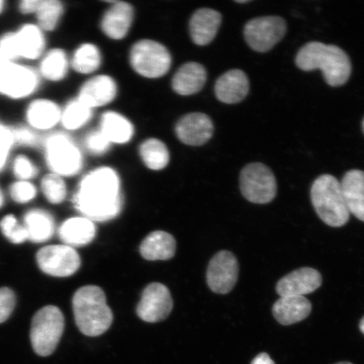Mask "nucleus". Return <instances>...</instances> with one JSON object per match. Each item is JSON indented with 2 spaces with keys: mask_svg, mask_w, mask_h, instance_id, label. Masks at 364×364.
Returning <instances> with one entry per match:
<instances>
[{
  "mask_svg": "<svg viewBox=\"0 0 364 364\" xmlns=\"http://www.w3.org/2000/svg\"><path fill=\"white\" fill-rule=\"evenodd\" d=\"M75 206L91 221H107L122 211L120 180L116 171L103 167L81 181L74 197Z\"/></svg>",
  "mask_w": 364,
  "mask_h": 364,
  "instance_id": "1",
  "label": "nucleus"
},
{
  "mask_svg": "<svg viewBox=\"0 0 364 364\" xmlns=\"http://www.w3.org/2000/svg\"><path fill=\"white\" fill-rule=\"evenodd\" d=\"M295 63L303 71L321 70L332 87L347 83L352 74V63L347 53L335 45L309 43L300 48Z\"/></svg>",
  "mask_w": 364,
  "mask_h": 364,
  "instance_id": "2",
  "label": "nucleus"
},
{
  "mask_svg": "<svg viewBox=\"0 0 364 364\" xmlns=\"http://www.w3.org/2000/svg\"><path fill=\"white\" fill-rule=\"evenodd\" d=\"M73 311L81 333L90 338L104 334L112 324V309L100 287L88 285L77 290L73 298Z\"/></svg>",
  "mask_w": 364,
  "mask_h": 364,
  "instance_id": "3",
  "label": "nucleus"
},
{
  "mask_svg": "<svg viewBox=\"0 0 364 364\" xmlns=\"http://www.w3.org/2000/svg\"><path fill=\"white\" fill-rule=\"evenodd\" d=\"M311 198L318 218L331 227L347 225L350 213L346 204L341 181L335 176L325 174L313 182Z\"/></svg>",
  "mask_w": 364,
  "mask_h": 364,
  "instance_id": "4",
  "label": "nucleus"
},
{
  "mask_svg": "<svg viewBox=\"0 0 364 364\" xmlns=\"http://www.w3.org/2000/svg\"><path fill=\"white\" fill-rule=\"evenodd\" d=\"M65 316L56 306H46L35 314L30 336L36 354L48 357L55 351L65 331Z\"/></svg>",
  "mask_w": 364,
  "mask_h": 364,
  "instance_id": "5",
  "label": "nucleus"
},
{
  "mask_svg": "<svg viewBox=\"0 0 364 364\" xmlns=\"http://www.w3.org/2000/svg\"><path fill=\"white\" fill-rule=\"evenodd\" d=\"M241 194L247 201L267 204L273 201L277 193L276 177L269 167L262 163H252L240 172Z\"/></svg>",
  "mask_w": 364,
  "mask_h": 364,
  "instance_id": "6",
  "label": "nucleus"
},
{
  "mask_svg": "<svg viewBox=\"0 0 364 364\" xmlns=\"http://www.w3.org/2000/svg\"><path fill=\"white\" fill-rule=\"evenodd\" d=\"M130 63L140 75L159 78L170 70L171 57L163 45L152 40H142L135 43L130 52Z\"/></svg>",
  "mask_w": 364,
  "mask_h": 364,
  "instance_id": "7",
  "label": "nucleus"
},
{
  "mask_svg": "<svg viewBox=\"0 0 364 364\" xmlns=\"http://www.w3.org/2000/svg\"><path fill=\"white\" fill-rule=\"evenodd\" d=\"M46 158L53 174L71 176L82 167V156L78 148L68 136L55 134L45 142Z\"/></svg>",
  "mask_w": 364,
  "mask_h": 364,
  "instance_id": "8",
  "label": "nucleus"
},
{
  "mask_svg": "<svg viewBox=\"0 0 364 364\" xmlns=\"http://www.w3.org/2000/svg\"><path fill=\"white\" fill-rule=\"evenodd\" d=\"M287 23L280 16L254 18L245 26L244 36L249 47L258 53H267L284 38Z\"/></svg>",
  "mask_w": 364,
  "mask_h": 364,
  "instance_id": "9",
  "label": "nucleus"
},
{
  "mask_svg": "<svg viewBox=\"0 0 364 364\" xmlns=\"http://www.w3.org/2000/svg\"><path fill=\"white\" fill-rule=\"evenodd\" d=\"M40 269L46 274L66 277L80 269L81 261L76 250L66 245H48L36 254Z\"/></svg>",
  "mask_w": 364,
  "mask_h": 364,
  "instance_id": "10",
  "label": "nucleus"
},
{
  "mask_svg": "<svg viewBox=\"0 0 364 364\" xmlns=\"http://www.w3.org/2000/svg\"><path fill=\"white\" fill-rule=\"evenodd\" d=\"M38 76L31 68L0 58V93L20 99L38 88Z\"/></svg>",
  "mask_w": 364,
  "mask_h": 364,
  "instance_id": "11",
  "label": "nucleus"
},
{
  "mask_svg": "<svg viewBox=\"0 0 364 364\" xmlns=\"http://www.w3.org/2000/svg\"><path fill=\"white\" fill-rule=\"evenodd\" d=\"M239 263L235 255L221 250L213 257L207 271V283L213 293L231 292L238 281Z\"/></svg>",
  "mask_w": 364,
  "mask_h": 364,
  "instance_id": "12",
  "label": "nucleus"
},
{
  "mask_svg": "<svg viewBox=\"0 0 364 364\" xmlns=\"http://www.w3.org/2000/svg\"><path fill=\"white\" fill-rule=\"evenodd\" d=\"M173 309V299L166 285L153 283L144 289L136 306V315L141 320L156 323L169 316Z\"/></svg>",
  "mask_w": 364,
  "mask_h": 364,
  "instance_id": "13",
  "label": "nucleus"
},
{
  "mask_svg": "<svg viewBox=\"0 0 364 364\" xmlns=\"http://www.w3.org/2000/svg\"><path fill=\"white\" fill-rule=\"evenodd\" d=\"M213 127L211 118L203 113H190L181 118L176 133L182 143L191 146H200L212 138Z\"/></svg>",
  "mask_w": 364,
  "mask_h": 364,
  "instance_id": "14",
  "label": "nucleus"
},
{
  "mask_svg": "<svg viewBox=\"0 0 364 364\" xmlns=\"http://www.w3.org/2000/svg\"><path fill=\"white\" fill-rule=\"evenodd\" d=\"M322 284V276L311 267H302L289 273L279 281L276 287L277 294L302 296L315 292Z\"/></svg>",
  "mask_w": 364,
  "mask_h": 364,
  "instance_id": "15",
  "label": "nucleus"
},
{
  "mask_svg": "<svg viewBox=\"0 0 364 364\" xmlns=\"http://www.w3.org/2000/svg\"><path fill=\"white\" fill-rule=\"evenodd\" d=\"M250 82L245 73L240 70H231L218 79L215 95L220 101L225 104H236L247 97Z\"/></svg>",
  "mask_w": 364,
  "mask_h": 364,
  "instance_id": "16",
  "label": "nucleus"
},
{
  "mask_svg": "<svg viewBox=\"0 0 364 364\" xmlns=\"http://www.w3.org/2000/svg\"><path fill=\"white\" fill-rule=\"evenodd\" d=\"M134 20V9L126 2L115 1L105 13L102 29L108 38L114 40L124 38Z\"/></svg>",
  "mask_w": 364,
  "mask_h": 364,
  "instance_id": "17",
  "label": "nucleus"
},
{
  "mask_svg": "<svg viewBox=\"0 0 364 364\" xmlns=\"http://www.w3.org/2000/svg\"><path fill=\"white\" fill-rule=\"evenodd\" d=\"M312 304L304 296H286L277 299L272 315L281 325L290 326L306 320L311 315Z\"/></svg>",
  "mask_w": 364,
  "mask_h": 364,
  "instance_id": "18",
  "label": "nucleus"
},
{
  "mask_svg": "<svg viewBox=\"0 0 364 364\" xmlns=\"http://www.w3.org/2000/svg\"><path fill=\"white\" fill-rule=\"evenodd\" d=\"M116 95L117 85L111 77L99 75L82 86L78 99L92 109L110 103Z\"/></svg>",
  "mask_w": 364,
  "mask_h": 364,
  "instance_id": "19",
  "label": "nucleus"
},
{
  "mask_svg": "<svg viewBox=\"0 0 364 364\" xmlns=\"http://www.w3.org/2000/svg\"><path fill=\"white\" fill-rule=\"evenodd\" d=\"M221 22V14L212 9H200L196 11L190 21V33L193 42L199 46L210 43L215 39Z\"/></svg>",
  "mask_w": 364,
  "mask_h": 364,
  "instance_id": "20",
  "label": "nucleus"
},
{
  "mask_svg": "<svg viewBox=\"0 0 364 364\" xmlns=\"http://www.w3.org/2000/svg\"><path fill=\"white\" fill-rule=\"evenodd\" d=\"M341 184L350 215L364 222V171H348Z\"/></svg>",
  "mask_w": 364,
  "mask_h": 364,
  "instance_id": "21",
  "label": "nucleus"
},
{
  "mask_svg": "<svg viewBox=\"0 0 364 364\" xmlns=\"http://www.w3.org/2000/svg\"><path fill=\"white\" fill-rule=\"evenodd\" d=\"M97 228L93 221L85 217L71 218L59 228V238L74 248L88 245L95 237Z\"/></svg>",
  "mask_w": 364,
  "mask_h": 364,
  "instance_id": "22",
  "label": "nucleus"
},
{
  "mask_svg": "<svg viewBox=\"0 0 364 364\" xmlns=\"http://www.w3.org/2000/svg\"><path fill=\"white\" fill-rule=\"evenodd\" d=\"M207 80V71L198 63L181 66L172 80V88L177 94L190 95L199 92Z\"/></svg>",
  "mask_w": 364,
  "mask_h": 364,
  "instance_id": "23",
  "label": "nucleus"
},
{
  "mask_svg": "<svg viewBox=\"0 0 364 364\" xmlns=\"http://www.w3.org/2000/svg\"><path fill=\"white\" fill-rule=\"evenodd\" d=\"M176 240L165 231H154L140 245V253L148 261H166L175 256Z\"/></svg>",
  "mask_w": 364,
  "mask_h": 364,
  "instance_id": "24",
  "label": "nucleus"
},
{
  "mask_svg": "<svg viewBox=\"0 0 364 364\" xmlns=\"http://www.w3.org/2000/svg\"><path fill=\"white\" fill-rule=\"evenodd\" d=\"M24 227L28 240L34 243H43L52 238L55 231V222L48 212L33 209L26 213Z\"/></svg>",
  "mask_w": 364,
  "mask_h": 364,
  "instance_id": "25",
  "label": "nucleus"
},
{
  "mask_svg": "<svg viewBox=\"0 0 364 364\" xmlns=\"http://www.w3.org/2000/svg\"><path fill=\"white\" fill-rule=\"evenodd\" d=\"M62 112L57 105L48 100H36L27 109L26 117L36 129H49L61 120Z\"/></svg>",
  "mask_w": 364,
  "mask_h": 364,
  "instance_id": "26",
  "label": "nucleus"
},
{
  "mask_svg": "<svg viewBox=\"0 0 364 364\" xmlns=\"http://www.w3.org/2000/svg\"><path fill=\"white\" fill-rule=\"evenodd\" d=\"M19 58H38L45 48L44 36L38 26L26 25L15 33Z\"/></svg>",
  "mask_w": 364,
  "mask_h": 364,
  "instance_id": "27",
  "label": "nucleus"
},
{
  "mask_svg": "<svg viewBox=\"0 0 364 364\" xmlns=\"http://www.w3.org/2000/svg\"><path fill=\"white\" fill-rule=\"evenodd\" d=\"M101 131L110 143L129 142L134 135V127L120 114L108 112L105 113L101 122Z\"/></svg>",
  "mask_w": 364,
  "mask_h": 364,
  "instance_id": "28",
  "label": "nucleus"
},
{
  "mask_svg": "<svg viewBox=\"0 0 364 364\" xmlns=\"http://www.w3.org/2000/svg\"><path fill=\"white\" fill-rule=\"evenodd\" d=\"M139 154L145 166L154 171L164 169L170 161V154L166 144L156 139L144 141L141 144Z\"/></svg>",
  "mask_w": 364,
  "mask_h": 364,
  "instance_id": "29",
  "label": "nucleus"
},
{
  "mask_svg": "<svg viewBox=\"0 0 364 364\" xmlns=\"http://www.w3.org/2000/svg\"><path fill=\"white\" fill-rule=\"evenodd\" d=\"M102 58L99 49L92 44H84L76 50L72 60L74 70L80 74H90L98 70Z\"/></svg>",
  "mask_w": 364,
  "mask_h": 364,
  "instance_id": "30",
  "label": "nucleus"
},
{
  "mask_svg": "<svg viewBox=\"0 0 364 364\" xmlns=\"http://www.w3.org/2000/svg\"><path fill=\"white\" fill-rule=\"evenodd\" d=\"M67 71L66 54L60 49L52 50L41 63V73L49 80L58 81L65 78Z\"/></svg>",
  "mask_w": 364,
  "mask_h": 364,
  "instance_id": "31",
  "label": "nucleus"
},
{
  "mask_svg": "<svg viewBox=\"0 0 364 364\" xmlns=\"http://www.w3.org/2000/svg\"><path fill=\"white\" fill-rule=\"evenodd\" d=\"M91 116V108L77 99L68 103L65 110L62 112L61 122L68 129H78L90 119Z\"/></svg>",
  "mask_w": 364,
  "mask_h": 364,
  "instance_id": "32",
  "label": "nucleus"
},
{
  "mask_svg": "<svg viewBox=\"0 0 364 364\" xmlns=\"http://www.w3.org/2000/svg\"><path fill=\"white\" fill-rule=\"evenodd\" d=\"M63 11V4L57 0L41 1L36 15L40 26L46 31L55 29Z\"/></svg>",
  "mask_w": 364,
  "mask_h": 364,
  "instance_id": "33",
  "label": "nucleus"
},
{
  "mask_svg": "<svg viewBox=\"0 0 364 364\" xmlns=\"http://www.w3.org/2000/svg\"><path fill=\"white\" fill-rule=\"evenodd\" d=\"M42 191L46 198L53 204H58L65 201L67 196V188L65 181L56 174L45 176L42 181Z\"/></svg>",
  "mask_w": 364,
  "mask_h": 364,
  "instance_id": "34",
  "label": "nucleus"
},
{
  "mask_svg": "<svg viewBox=\"0 0 364 364\" xmlns=\"http://www.w3.org/2000/svg\"><path fill=\"white\" fill-rule=\"evenodd\" d=\"M0 229L6 237L14 244H21L28 240L24 225H21L14 215H8L0 222Z\"/></svg>",
  "mask_w": 364,
  "mask_h": 364,
  "instance_id": "35",
  "label": "nucleus"
},
{
  "mask_svg": "<svg viewBox=\"0 0 364 364\" xmlns=\"http://www.w3.org/2000/svg\"><path fill=\"white\" fill-rule=\"evenodd\" d=\"M11 195L14 201L26 203L36 198V189L30 182L20 181L11 186Z\"/></svg>",
  "mask_w": 364,
  "mask_h": 364,
  "instance_id": "36",
  "label": "nucleus"
},
{
  "mask_svg": "<svg viewBox=\"0 0 364 364\" xmlns=\"http://www.w3.org/2000/svg\"><path fill=\"white\" fill-rule=\"evenodd\" d=\"M14 172L22 181L33 178L38 174V168L24 156H18L14 162Z\"/></svg>",
  "mask_w": 364,
  "mask_h": 364,
  "instance_id": "37",
  "label": "nucleus"
},
{
  "mask_svg": "<svg viewBox=\"0 0 364 364\" xmlns=\"http://www.w3.org/2000/svg\"><path fill=\"white\" fill-rule=\"evenodd\" d=\"M16 295L11 289H0V323L11 316L16 306Z\"/></svg>",
  "mask_w": 364,
  "mask_h": 364,
  "instance_id": "38",
  "label": "nucleus"
},
{
  "mask_svg": "<svg viewBox=\"0 0 364 364\" xmlns=\"http://www.w3.org/2000/svg\"><path fill=\"white\" fill-rule=\"evenodd\" d=\"M85 144L90 151L95 154L107 152L111 144L101 130L90 134L85 139Z\"/></svg>",
  "mask_w": 364,
  "mask_h": 364,
  "instance_id": "39",
  "label": "nucleus"
},
{
  "mask_svg": "<svg viewBox=\"0 0 364 364\" xmlns=\"http://www.w3.org/2000/svg\"><path fill=\"white\" fill-rule=\"evenodd\" d=\"M19 58L16 47L15 33L4 35L0 39V58L6 61H12Z\"/></svg>",
  "mask_w": 364,
  "mask_h": 364,
  "instance_id": "40",
  "label": "nucleus"
},
{
  "mask_svg": "<svg viewBox=\"0 0 364 364\" xmlns=\"http://www.w3.org/2000/svg\"><path fill=\"white\" fill-rule=\"evenodd\" d=\"M13 144L11 131L0 125V171L6 165Z\"/></svg>",
  "mask_w": 364,
  "mask_h": 364,
  "instance_id": "41",
  "label": "nucleus"
},
{
  "mask_svg": "<svg viewBox=\"0 0 364 364\" xmlns=\"http://www.w3.org/2000/svg\"><path fill=\"white\" fill-rule=\"evenodd\" d=\"M14 143H18L23 145H33L38 141L36 134L33 131L21 127L11 131Z\"/></svg>",
  "mask_w": 364,
  "mask_h": 364,
  "instance_id": "42",
  "label": "nucleus"
},
{
  "mask_svg": "<svg viewBox=\"0 0 364 364\" xmlns=\"http://www.w3.org/2000/svg\"><path fill=\"white\" fill-rule=\"evenodd\" d=\"M41 1L39 0H25L20 4V9L22 13L31 14L36 12Z\"/></svg>",
  "mask_w": 364,
  "mask_h": 364,
  "instance_id": "43",
  "label": "nucleus"
},
{
  "mask_svg": "<svg viewBox=\"0 0 364 364\" xmlns=\"http://www.w3.org/2000/svg\"><path fill=\"white\" fill-rule=\"evenodd\" d=\"M252 364H275L274 361L266 353L258 354L252 362Z\"/></svg>",
  "mask_w": 364,
  "mask_h": 364,
  "instance_id": "44",
  "label": "nucleus"
},
{
  "mask_svg": "<svg viewBox=\"0 0 364 364\" xmlns=\"http://www.w3.org/2000/svg\"><path fill=\"white\" fill-rule=\"evenodd\" d=\"M359 329H360L362 333L364 335V316L362 318L360 323H359Z\"/></svg>",
  "mask_w": 364,
  "mask_h": 364,
  "instance_id": "45",
  "label": "nucleus"
},
{
  "mask_svg": "<svg viewBox=\"0 0 364 364\" xmlns=\"http://www.w3.org/2000/svg\"><path fill=\"white\" fill-rule=\"evenodd\" d=\"M3 203H4L3 194L1 193V191H0V207L2 206Z\"/></svg>",
  "mask_w": 364,
  "mask_h": 364,
  "instance_id": "46",
  "label": "nucleus"
},
{
  "mask_svg": "<svg viewBox=\"0 0 364 364\" xmlns=\"http://www.w3.org/2000/svg\"><path fill=\"white\" fill-rule=\"evenodd\" d=\"M235 2H237L239 4H247L250 2V0H237V1Z\"/></svg>",
  "mask_w": 364,
  "mask_h": 364,
  "instance_id": "47",
  "label": "nucleus"
},
{
  "mask_svg": "<svg viewBox=\"0 0 364 364\" xmlns=\"http://www.w3.org/2000/svg\"><path fill=\"white\" fill-rule=\"evenodd\" d=\"M4 4V2L1 1V0H0V12H1L3 10Z\"/></svg>",
  "mask_w": 364,
  "mask_h": 364,
  "instance_id": "48",
  "label": "nucleus"
},
{
  "mask_svg": "<svg viewBox=\"0 0 364 364\" xmlns=\"http://www.w3.org/2000/svg\"><path fill=\"white\" fill-rule=\"evenodd\" d=\"M336 364H353V363H348V362H343V363H336Z\"/></svg>",
  "mask_w": 364,
  "mask_h": 364,
  "instance_id": "49",
  "label": "nucleus"
},
{
  "mask_svg": "<svg viewBox=\"0 0 364 364\" xmlns=\"http://www.w3.org/2000/svg\"><path fill=\"white\" fill-rule=\"evenodd\" d=\"M362 127H363V134H364V118L363 120Z\"/></svg>",
  "mask_w": 364,
  "mask_h": 364,
  "instance_id": "50",
  "label": "nucleus"
}]
</instances>
